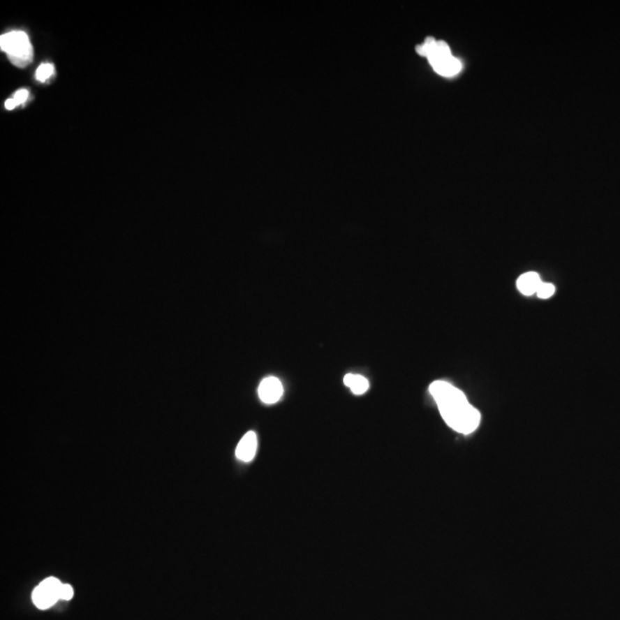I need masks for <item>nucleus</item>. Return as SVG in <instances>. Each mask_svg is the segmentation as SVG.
Returning <instances> with one entry per match:
<instances>
[{
	"label": "nucleus",
	"mask_w": 620,
	"mask_h": 620,
	"mask_svg": "<svg viewBox=\"0 0 620 620\" xmlns=\"http://www.w3.org/2000/svg\"><path fill=\"white\" fill-rule=\"evenodd\" d=\"M418 54L427 57L433 69L438 74L452 78L459 74L462 69V64L459 59L452 57L448 44L443 40H436L429 37L423 45L417 46Z\"/></svg>",
	"instance_id": "nucleus-2"
},
{
	"label": "nucleus",
	"mask_w": 620,
	"mask_h": 620,
	"mask_svg": "<svg viewBox=\"0 0 620 620\" xmlns=\"http://www.w3.org/2000/svg\"><path fill=\"white\" fill-rule=\"evenodd\" d=\"M256 449H258V438L256 432L249 431L242 436L237 446V459H239L242 462H251L256 457Z\"/></svg>",
	"instance_id": "nucleus-6"
},
{
	"label": "nucleus",
	"mask_w": 620,
	"mask_h": 620,
	"mask_svg": "<svg viewBox=\"0 0 620 620\" xmlns=\"http://www.w3.org/2000/svg\"><path fill=\"white\" fill-rule=\"evenodd\" d=\"M347 388H350V391L356 395L364 394L368 391L369 381L368 379L361 375H355V374H348L344 378Z\"/></svg>",
	"instance_id": "nucleus-8"
},
{
	"label": "nucleus",
	"mask_w": 620,
	"mask_h": 620,
	"mask_svg": "<svg viewBox=\"0 0 620 620\" xmlns=\"http://www.w3.org/2000/svg\"><path fill=\"white\" fill-rule=\"evenodd\" d=\"M17 106V103L14 101L13 98H10V99H8V101L5 103V107H6L7 110H14Z\"/></svg>",
	"instance_id": "nucleus-13"
},
{
	"label": "nucleus",
	"mask_w": 620,
	"mask_h": 620,
	"mask_svg": "<svg viewBox=\"0 0 620 620\" xmlns=\"http://www.w3.org/2000/svg\"><path fill=\"white\" fill-rule=\"evenodd\" d=\"M61 586V582L53 577L40 582L33 593V601L36 607L42 610L51 607L55 602L61 598H60Z\"/></svg>",
	"instance_id": "nucleus-4"
},
{
	"label": "nucleus",
	"mask_w": 620,
	"mask_h": 620,
	"mask_svg": "<svg viewBox=\"0 0 620 620\" xmlns=\"http://www.w3.org/2000/svg\"><path fill=\"white\" fill-rule=\"evenodd\" d=\"M541 284L542 281L540 279V276L536 272H532L524 274L517 281V288L524 295H532L536 293Z\"/></svg>",
	"instance_id": "nucleus-7"
},
{
	"label": "nucleus",
	"mask_w": 620,
	"mask_h": 620,
	"mask_svg": "<svg viewBox=\"0 0 620 620\" xmlns=\"http://www.w3.org/2000/svg\"><path fill=\"white\" fill-rule=\"evenodd\" d=\"M284 388L281 381L276 377H268L261 381L258 388V397L265 404H272L281 400Z\"/></svg>",
	"instance_id": "nucleus-5"
},
{
	"label": "nucleus",
	"mask_w": 620,
	"mask_h": 620,
	"mask_svg": "<svg viewBox=\"0 0 620 620\" xmlns=\"http://www.w3.org/2000/svg\"><path fill=\"white\" fill-rule=\"evenodd\" d=\"M0 46L14 66L23 68L34 58L33 46L24 31H10L0 37Z\"/></svg>",
	"instance_id": "nucleus-3"
},
{
	"label": "nucleus",
	"mask_w": 620,
	"mask_h": 620,
	"mask_svg": "<svg viewBox=\"0 0 620 620\" xmlns=\"http://www.w3.org/2000/svg\"><path fill=\"white\" fill-rule=\"evenodd\" d=\"M53 73H54V66L52 65V64H43L36 71V78L38 81L45 82L46 80H49L51 78Z\"/></svg>",
	"instance_id": "nucleus-9"
},
{
	"label": "nucleus",
	"mask_w": 620,
	"mask_h": 620,
	"mask_svg": "<svg viewBox=\"0 0 620 620\" xmlns=\"http://www.w3.org/2000/svg\"><path fill=\"white\" fill-rule=\"evenodd\" d=\"M440 413L448 427L456 432L470 434L479 427L480 413L468 404L462 391L447 381H436L430 386Z\"/></svg>",
	"instance_id": "nucleus-1"
},
{
	"label": "nucleus",
	"mask_w": 620,
	"mask_h": 620,
	"mask_svg": "<svg viewBox=\"0 0 620 620\" xmlns=\"http://www.w3.org/2000/svg\"><path fill=\"white\" fill-rule=\"evenodd\" d=\"M28 97H29V91L26 90V89H21V90L17 91V94H14L13 99L17 103V106H19L21 103H24L28 99Z\"/></svg>",
	"instance_id": "nucleus-12"
},
{
	"label": "nucleus",
	"mask_w": 620,
	"mask_h": 620,
	"mask_svg": "<svg viewBox=\"0 0 620 620\" xmlns=\"http://www.w3.org/2000/svg\"><path fill=\"white\" fill-rule=\"evenodd\" d=\"M554 293H555V286L549 284V283H542V284L540 285L538 292H536L538 297H541V299H548Z\"/></svg>",
	"instance_id": "nucleus-10"
},
{
	"label": "nucleus",
	"mask_w": 620,
	"mask_h": 620,
	"mask_svg": "<svg viewBox=\"0 0 620 620\" xmlns=\"http://www.w3.org/2000/svg\"><path fill=\"white\" fill-rule=\"evenodd\" d=\"M74 596V591H73V587L71 585H67V584H62L61 586V591H60V598L61 600H66V601H69Z\"/></svg>",
	"instance_id": "nucleus-11"
}]
</instances>
